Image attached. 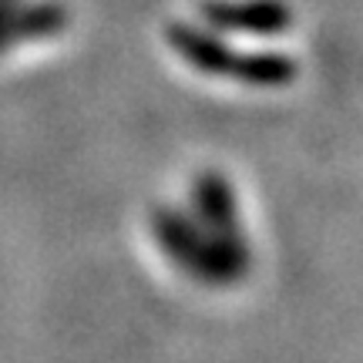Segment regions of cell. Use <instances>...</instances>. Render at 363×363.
Listing matches in <instances>:
<instances>
[{
  "label": "cell",
  "mask_w": 363,
  "mask_h": 363,
  "mask_svg": "<svg viewBox=\"0 0 363 363\" xmlns=\"http://www.w3.org/2000/svg\"><path fill=\"white\" fill-rule=\"evenodd\" d=\"M206 21L222 30H246V34H272L289 27V7L279 0H256V4H222L212 0L202 7Z\"/></svg>",
  "instance_id": "cell-1"
},
{
  "label": "cell",
  "mask_w": 363,
  "mask_h": 363,
  "mask_svg": "<svg viewBox=\"0 0 363 363\" xmlns=\"http://www.w3.org/2000/svg\"><path fill=\"white\" fill-rule=\"evenodd\" d=\"M296 74V65L289 57H279V54H252V57H242L239 61V71L235 78H242L246 84H262V88H279V84H289Z\"/></svg>",
  "instance_id": "cell-4"
},
{
  "label": "cell",
  "mask_w": 363,
  "mask_h": 363,
  "mask_svg": "<svg viewBox=\"0 0 363 363\" xmlns=\"http://www.w3.org/2000/svg\"><path fill=\"white\" fill-rule=\"evenodd\" d=\"M169 44L189 65H195L199 71H206V74H235L239 61H242V57H233L225 48H219L216 40H208L206 34H195L192 27H185V24L169 27Z\"/></svg>",
  "instance_id": "cell-2"
},
{
  "label": "cell",
  "mask_w": 363,
  "mask_h": 363,
  "mask_svg": "<svg viewBox=\"0 0 363 363\" xmlns=\"http://www.w3.org/2000/svg\"><path fill=\"white\" fill-rule=\"evenodd\" d=\"M65 11L57 7H38V11H24L17 17H7L0 24V48H7L13 40H27V38H44L65 27Z\"/></svg>",
  "instance_id": "cell-3"
}]
</instances>
